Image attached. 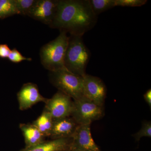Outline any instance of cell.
I'll list each match as a JSON object with an SVG mask.
<instances>
[{
	"label": "cell",
	"instance_id": "obj_1",
	"mask_svg": "<svg viewBox=\"0 0 151 151\" xmlns=\"http://www.w3.org/2000/svg\"><path fill=\"white\" fill-rule=\"evenodd\" d=\"M97 21L89 0H59L56 15L50 26L70 35L82 37L94 28Z\"/></svg>",
	"mask_w": 151,
	"mask_h": 151
},
{
	"label": "cell",
	"instance_id": "obj_2",
	"mask_svg": "<svg viewBox=\"0 0 151 151\" xmlns=\"http://www.w3.org/2000/svg\"><path fill=\"white\" fill-rule=\"evenodd\" d=\"M90 52L82 37L70 35L64 58V67L76 75L83 76L90 59Z\"/></svg>",
	"mask_w": 151,
	"mask_h": 151
},
{
	"label": "cell",
	"instance_id": "obj_3",
	"mask_svg": "<svg viewBox=\"0 0 151 151\" xmlns=\"http://www.w3.org/2000/svg\"><path fill=\"white\" fill-rule=\"evenodd\" d=\"M69 36L61 32L54 40L42 47L40 51L41 62L50 72L64 68V60L68 45Z\"/></svg>",
	"mask_w": 151,
	"mask_h": 151
},
{
	"label": "cell",
	"instance_id": "obj_4",
	"mask_svg": "<svg viewBox=\"0 0 151 151\" xmlns=\"http://www.w3.org/2000/svg\"><path fill=\"white\" fill-rule=\"evenodd\" d=\"M50 79L58 91L71 97L73 100L83 97V78L68 71L65 68L50 72Z\"/></svg>",
	"mask_w": 151,
	"mask_h": 151
},
{
	"label": "cell",
	"instance_id": "obj_5",
	"mask_svg": "<svg viewBox=\"0 0 151 151\" xmlns=\"http://www.w3.org/2000/svg\"><path fill=\"white\" fill-rule=\"evenodd\" d=\"M103 107L97 105L84 97L73 100L71 117L78 125L91 124L104 116Z\"/></svg>",
	"mask_w": 151,
	"mask_h": 151
},
{
	"label": "cell",
	"instance_id": "obj_6",
	"mask_svg": "<svg viewBox=\"0 0 151 151\" xmlns=\"http://www.w3.org/2000/svg\"><path fill=\"white\" fill-rule=\"evenodd\" d=\"M73 100L69 96L58 91L45 103L44 110L53 120L70 117L73 109Z\"/></svg>",
	"mask_w": 151,
	"mask_h": 151
},
{
	"label": "cell",
	"instance_id": "obj_7",
	"mask_svg": "<svg viewBox=\"0 0 151 151\" xmlns=\"http://www.w3.org/2000/svg\"><path fill=\"white\" fill-rule=\"evenodd\" d=\"M82 78L83 95L97 105L103 107L107 94L104 82L99 77L86 73Z\"/></svg>",
	"mask_w": 151,
	"mask_h": 151
},
{
	"label": "cell",
	"instance_id": "obj_8",
	"mask_svg": "<svg viewBox=\"0 0 151 151\" xmlns=\"http://www.w3.org/2000/svg\"><path fill=\"white\" fill-rule=\"evenodd\" d=\"M19 109L25 111L40 103H45L47 98L40 94L37 85L32 83L24 84L17 94Z\"/></svg>",
	"mask_w": 151,
	"mask_h": 151
},
{
	"label": "cell",
	"instance_id": "obj_9",
	"mask_svg": "<svg viewBox=\"0 0 151 151\" xmlns=\"http://www.w3.org/2000/svg\"><path fill=\"white\" fill-rule=\"evenodd\" d=\"M58 1L59 0H37L29 16L50 26L56 15Z\"/></svg>",
	"mask_w": 151,
	"mask_h": 151
},
{
	"label": "cell",
	"instance_id": "obj_10",
	"mask_svg": "<svg viewBox=\"0 0 151 151\" xmlns=\"http://www.w3.org/2000/svg\"><path fill=\"white\" fill-rule=\"evenodd\" d=\"M90 125H79L72 137V149L83 151H101L92 137Z\"/></svg>",
	"mask_w": 151,
	"mask_h": 151
},
{
	"label": "cell",
	"instance_id": "obj_11",
	"mask_svg": "<svg viewBox=\"0 0 151 151\" xmlns=\"http://www.w3.org/2000/svg\"><path fill=\"white\" fill-rule=\"evenodd\" d=\"M78 126L71 116L53 120L49 138L52 139L72 138Z\"/></svg>",
	"mask_w": 151,
	"mask_h": 151
},
{
	"label": "cell",
	"instance_id": "obj_12",
	"mask_svg": "<svg viewBox=\"0 0 151 151\" xmlns=\"http://www.w3.org/2000/svg\"><path fill=\"white\" fill-rule=\"evenodd\" d=\"M72 146V138L51 139L33 147H24L19 151H70Z\"/></svg>",
	"mask_w": 151,
	"mask_h": 151
},
{
	"label": "cell",
	"instance_id": "obj_13",
	"mask_svg": "<svg viewBox=\"0 0 151 151\" xmlns=\"http://www.w3.org/2000/svg\"><path fill=\"white\" fill-rule=\"evenodd\" d=\"M19 127L24 137L25 147H33L45 141L46 137L32 124H20Z\"/></svg>",
	"mask_w": 151,
	"mask_h": 151
},
{
	"label": "cell",
	"instance_id": "obj_14",
	"mask_svg": "<svg viewBox=\"0 0 151 151\" xmlns=\"http://www.w3.org/2000/svg\"><path fill=\"white\" fill-rule=\"evenodd\" d=\"M53 119L51 115L44 109L40 116L32 122L45 137H50L51 134Z\"/></svg>",
	"mask_w": 151,
	"mask_h": 151
},
{
	"label": "cell",
	"instance_id": "obj_15",
	"mask_svg": "<svg viewBox=\"0 0 151 151\" xmlns=\"http://www.w3.org/2000/svg\"><path fill=\"white\" fill-rule=\"evenodd\" d=\"M93 12L98 15L113 8L116 6V0H89Z\"/></svg>",
	"mask_w": 151,
	"mask_h": 151
},
{
	"label": "cell",
	"instance_id": "obj_16",
	"mask_svg": "<svg viewBox=\"0 0 151 151\" xmlns=\"http://www.w3.org/2000/svg\"><path fill=\"white\" fill-rule=\"evenodd\" d=\"M18 14L14 0H0V19Z\"/></svg>",
	"mask_w": 151,
	"mask_h": 151
},
{
	"label": "cell",
	"instance_id": "obj_17",
	"mask_svg": "<svg viewBox=\"0 0 151 151\" xmlns=\"http://www.w3.org/2000/svg\"><path fill=\"white\" fill-rule=\"evenodd\" d=\"M18 14L29 16L37 0H14Z\"/></svg>",
	"mask_w": 151,
	"mask_h": 151
},
{
	"label": "cell",
	"instance_id": "obj_18",
	"mask_svg": "<svg viewBox=\"0 0 151 151\" xmlns=\"http://www.w3.org/2000/svg\"><path fill=\"white\" fill-rule=\"evenodd\" d=\"M133 137L137 141H139L143 137H151V123L150 121L143 122L141 129L133 135Z\"/></svg>",
	"mask_w": 151,
	"mask_h": 151
},
{
	"label": "cell",
	"instance_id": "obj_19",
	"mask_svg": "<svg viewBox=\"0 0 151 151\" xmlns=\"http://www.w3.org/2000/svg\"><path fill=\"white\" fill-rule=\"evenodd\" d=\"M146 0H116V6L140 7L144 5Z\"/></svg>",
	"mask_w": 151,
	"mask_h": 151
},
{
	"label": "cell",
	"instance_id": "obj_20",
	"mask_svg": "<svg viewBox=\"0 0 151 151\" xmlns=\"http://www.w3.org/2000/svg\"><path fill=\"white\" fill-rule=\"evenodd\" d=\"M8 58L10 61L14 63H19L23 60L31 61L32 60L31 58L24 56L16 48H14L12 50H11Z\"/></svg>",
	"mask_w": 151,
	"mask_h": 151
},
{
	"label": "cell",
	"instance_id": "obj_21",
	"mask_svg": "<svg viewBox=\"0 0 151 151\" xmlns=\"http://www.w3.org/2000/svg\"><path fill=\"white\" fill-rule=\"evenodd\" d=\"M11 52V49L7 45H0V58H8Z\"/></svg>",
	"mask_w": 151,
	"mask_h": 151
},
{
	"label": "cell",
	"instance_id": "obj_22",
	"mask_svg": "<svg viewBox=\"0 0 151 151\" xmlns=\"http://www.w3.org/2000/svg\"><path fill=\"white\" fill-rule=\"evenodd\" d=\"M144 98L145 101L147 102L148 105L151 108V90L149 89L145 92L144 95Z\"/></svg>",
	"mask_w": 151,
	"mask_h": 151
},
{
	"label": "cell",
	"instance_id": "obj_23",
	"mask_svg": "<svg viewBox=\"0 0 151 151\" xmlns=\"http://www.w3.org/2000/svg\"><path fill=\"white\" fill-rule=\"evenodd\" d=\"M70 151H83L81 150H78V149H71V150Z\"/></svg>",
	"mask_w": 151,
	"mask_h": 151
}]
</instances>
